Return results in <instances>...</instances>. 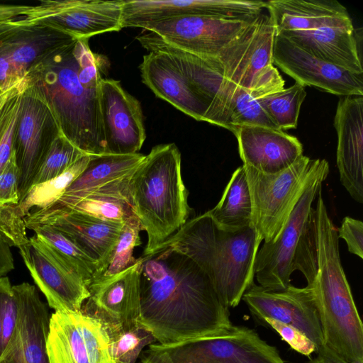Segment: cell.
<instances>
[{"instance_id":"14","label":"cell","mask_w":363,"mask_h":363,"mask_svg":"<svg viewBox=\"0 0 363 363\" xmlns=\"http://www.w3.org/2000/svg\"><path fill=\"white\" fill-rule=\"evenodd\" d=\"M140 258L110 277L92 281L90 296L82 311L99 320L107 330H123L140 324Z\"/></svg>"},{"instance_id":"40","label":"cell","mask_w":363,"mask_h":363,"mask_svg":"<svg viewBox=\"0 0 363 363\" xmlns=\"http://www.w3.org/2000/svg\"><path fill=\"white\" fill-rule=\"evenodd\" d=\"M263 323L275 330L295 351L308 357L316 351L313 342L296 328L271 318L264 319Z\"/></svg>"},{"instance_id":"10","label":"cell","mask_w":363,"mask_h":363,"mask_svg":"<svg viewBox=\"0 0 363 363\" xmlns=\"http://www.w3.org/2000/svg\"><path fill=\"white\" fill-rule=\"evenodd\" d=\"M35 284L55 311L77 312L90 296L88 286L50 245L37 235L18 247Z\"/></svg>"},{"instance_id":"16","label":"cell","mask_w":363,"mask_h":363,"mask_svg":"<svg viewBox=\"0 0 363 363\" xmlns=\"http://www.w3.org/2000/svg\"><path fill=\"white\" fill-rule=\"evenodd\" d=\"M273 63L303 85L342 96H363V74H358L317 58L289 40L276 35Z\"/></svg>"},{"instance_id":"47","label":"cell","mask_w":363,"mask_h":363,"mask_svg":"<svg viewBox=\"0 0 363 363\" xmlns=\"http://www.w3.org/2000/svg\"><path fill=\"white\" fill-rule=\"evenodd\" d=\"M138 363H142L141 362H139Z\"/></svg>"},{"instance_id":"1","label":"cell","mask_w":363,"mask_h":363,"mask_svg":"<svg viewBox=\"0 0 363 363\" xmlns=\"http://www.w3.org/2000/svg\"><path fill=\"white\" fill-rule=\"evenodd\" d=\"M139 322L161 344L202 337L233 324L211 279L187 255L155 249L140 257Z\"/></svg>"},{"instance_id":"31","label":"cell","mask_w":363,"mask_h":363,"mask_svg":"<svg viewBox=\"0 0 363 363\" xmlns=\"http://www.w3.org/2000/svg\"><path fill=\"white\" fill-rule=\"evenodd\" d=\"M87 155L59 130L52 138L47 153L33 179L32 186L53 179Z\"/></svg>"},{"instance_id":"2","label":"cell","mask_w":363,"mask_h":363,"mask_svg":"<svg viewBox=\"0 0 363 363\" xmlns=\"http://www.w3.org/2000/svg\"><path fill=\"white\" fill-rule=\"evenodd\" d=\"M88 38L65 36L48 48L26 75L41 94L56 127L89 155L106 154L100 107V82L109 67Z\"/></svg>"},{"instance_id":"29","label":"cell","mask_w":363,"mask_h":363,"mask_svg":"<svg viewBox=\"0 0 363 363\" xmlns=\"http://www.w3.org/2000/svg\"><path fill=\"white\" fill-rule=\"evenodd\" d=\"M50 245L82 277L89 287L97 269L96 262L71 239L47 224L28 228Z\"/></svg>"},{"instance_id":"5","label":"cell","mask_w":363,"mask_h":363,"mask_svg":"<svg viewBox=\"0 0 363 363\" xmlns=\"http://www.w3.org/2000/svg\"><path fill=\"white\" fill-rule=\"evenodd\" d=\"M305 278L324 344L348 362H363V325L340 261L320 260Z\"/></svg>"},{"instance_id":"18","label":"cell","mask_w":363,"mask_h":363,"mask_svg":"<svg viewBox=\"0 0 363 363\" xmlns=\"http://www.w3.org/2000/svg\"><path fill=\"white\" fill-rule=\"evenodd\" d=\"M100 107L106 154L137 153L146 138L139 101L128 93L119 81L103 78Z\"/></svg>"},{"instance_id":"4","label":"cell","mask_w":363,"mask_h":363,"mask_svg":"<svg viewBox=\"0 0 363 363\" xmlns=\"http://www.w3.org/2000/svg\"><path fill=\"white\" fill-rule=\"evenodd\" d=\"M130 204L147 235L143 255L175 233L191 208L181 172V154L174 143L154 146L133 174Z\"/></svg>"},{"instance_id":"23","label":"cell","mask_w":363,"mask_h":363,"mask_svg":"<svg viewBox=\"0 0 363 363\" xmlns=\"http://www.w3.org/2000/svg\"><path fill=\"white\" fill-rule=\"evenodd\" d=\"M240 157L245 164L265 174H275L303 155V145L294 136L260 125L234 127Z\"/></svg>"},{"instance_id":"17","label":"cell","mask_w":363,"mask_h":363,"mask_svg":"<svg viewBox=\"0 0 363 363\" xmlns=\"http://www.w3.org/2000/svg\"><path fill=\"white\" fill-rule=\"evenodd\" d=\"M242 299L260 321L271 318L296 328L313 342L316 350L325 345L317 311L306 286L289 284L284 290L273 291L254 283Z\"/></svg>"},{"instance_id":"28","label":"cell","mask_w":363,"mask_h":363,"mask_svg":"<svg viewBox=\"0 0 363 363\" xmlns=\"http://www.w3.org/2000/svg\"><path fill=\"white\" fill-rule=\"evenodd\" d=\"M91 156L85 155L60 175L32 186L23 201L15 206L18 214L24 218L33 210L52 206L85 169Z\"/></svg>"},{"instance_id":"34","label":"cell","mask_w":363,"mask_h":363,"mask_svg":"<svg viewBox=\"0 0 363 363\" xmlns=\"http://www.w3.org/2000/svg\"><path fill=\"white\" fill-rule=\"evenodd\" d=\"M141 230L143 229L140 223L135 214L123 222L116 245L105 271L99 278L94 281L110 277L135 262L136 259L133 257V253L135 247L140 245L139 233Z\"/></svg>"},{"instance_id":"37","label":"cell","mask_w":363,"mask_h":363,"mask_svg":"<svg viewBox=\"0 0 363 363\" xmlns=\"http://www.w3.org/2000/svg\"><path fill=\"white\" fill-rule=\"evenodd\" d=\"M33 6L0 4V43L45 29L33 27L28 21Z\"/></svg>"},{"instance_id":"44","label":"cell","mask_w":363,"mask_h":363,"mask_svg":"<svg viewBox=\"0 0 363 363\" xmlns=\"http://www.w3.org/2000/svg\"><path fill=\"white\" fill-rule=\"evenodd\" d=\"M14 269L13 255L10 246L0 233V277Z\"/></svg>"},{"instance_id":"8","label":"cell","mask_w":363,"mask_h":363,"mask_svg":"<svg viewBox=\"0 0 363 363\" xmlns=\"http://www.w3.org/2000/svg\"><path fill=\"white\" fill-rule=\"evenodd\" d=\"M124 0H44L28 14L34 27L50 30L75 39L122 29Z\"/></svg>"},{"instance_id":"33","label":"cell","mask_w":363,"mask_h":363,"mask_svg":"<svg viewBox=\"0 0 363 363\" xmlns=\"http://www.w3.org/2000/svg\"><path fill=\"white\" fill-rule=\"evenodd\" d=\"M27 84L25 77L12 89L9 99L0 109V173L15 149L16 133Z\"/></svg>"},{"instance_id":"19","label":"cell","mask_w":363,"mask_h":363,"mask_svg":"<svg viewBox=\"0 0 363 363\" xmlns=\"http://www.w3.org/2000/svg\"><path fill=\"white\" fill-rule=\"evenodd\" d=\"M145 157L138 152L91 155L85 169L48 208L70 207L89 197H112L130 203L129 182Z\"/></svg>"},{"instance_id":"6","label":"cell","mask_w":363,"mask_h":363,"mask_svg":"<svg viewBox=\"0 0 363 363\" xmlns=\"http://www.w3.org/2000/svg\"><path fill=\"white\" fill-rule=\"evenodd\" d=\"M252 201V227L264 242H273L311 182L329 169L324 159L302 155L287 169L265 174L243 164Z\"/></svg>"},{"instance_id":"26","label":"cell","mask_w":363,"mask_h":363,"mask_svg":"<svg viewBox=\"0 0 363 363\" xmlns=\"http://www.w3.org/2000/svg\"><path fill=\"white\" fill-rule=\"evenodd\" d=\"M311 55L354 74H363L354 28L325 27L277 33Z\"/></svg>"},{"instance_id":"21","label":"cell","mask_w":363,"mask_h":363,"mask_svg":"<svg viewBox=\"0 0 363 363\" xmlns=\"http://www.w3.org/2000/svg\"><path fill=\"white\" fill-rule=\"evenodd\" d=\"M13 288L18 302L15 331L0 356V363H49L46 351L49 313L34 285Z\"/></svg>"},{"instance_id":"24","label":"cell","mask_w":363,"mask_h":363,"mask_svg":"<svg viewBox=\"0 0 363 363\" xmlns=\"http://www.w3.org/2000/svg\"><path fill=\"white\" fill-rule=\"evenodd\" d=\"M143 82L159 98L199 121L208 107L180 65L169 55L149 52L139 66Z\"/></svg>"},{"instance_id":"15","label":"cell","mask_w":363,"mask_h":363,"mask_svg":"<svg viewBox=\"0 0 363 363\" xmlns=\"http://www.w3.org/2000/svg\"><path fill=\"white\" fill-rule=\"evenodd\" d=\"M24 223L26 228L33 225H50L71 239L96 262L92 281L105 271L123 224L101 220L64 208L33 210L24 218Z\"/></svg>"},{"instance_id":"46","label":"cell","mask_w":363,"mask_h":363,"mask_svg":"<svg viewBox=\"0 0 363 363\" xmlns=\"http://www.w3.org/2000/svg\"><path fill=\"white\" fill-rule=\"evenodd\" d=\"M12 288V285L8 277H0V356L3 352L2 349V319L4 302L8 291Z\"/></svg>"},{"instance_id":"25","label":"cell","mask_w":363,"mask_h":363,"mask_svg":"<svg viewBox=\"0 0 363 363\" xmlns=\"http://www.w3.org/2000/svg\"><path fill=\"white\" fill-rule=\"evenodd\" d=\"M276 33L325 27L354 28L347 9L335 0H272L266 1Z\"/></svg>"},{"instance_id":"38","label":"cell","mask_w":363,"mask_h":363,"mask_svg":"<svg viewBox=\"0 0 363 363\" xmlns=\"http://www.w3.org/2000/svg\"><path fill=\"white\" fill-rule=\"evenodd\" d=\"M16 205L0 206V233L10 247H17L27 243L24 218L16 209Z\"/></svg>"},{"instance_id":"11","label":"cell","mask_w":363,"mask_h":363,"mask_svg":"<svg viewBox=\"0 0 363 363\" xmlns=\"http://www.w3.org/2000/svg\"><path fill=\"white\" fill-rule=\"evenodd\" d=\"M329 169L318 174L295 205L280 234L273 242H264L255 262V277L268 291H278L291 284L296 249Z\"/></svg>"},{"instance_id":"30","label":"cell","mask_w":363,"mask_h":363,"mask_svg":"<svg viewBox=\"0 0 363 363\" xmlns=\"http://www.w3.org/2000/svg\"><path fill=\"white\" fill-rule=\"evenodd\" d=\"M306 96L305 86L296 82L262 97L260 104L274 125L284 130L297 127L301 106Z\"/></svg>"},{"instance_id":"42","label":"cell","mask_w":363,"mask_h":363,"mask_svg":"<svg viewBox=\"0 0 363 363\" xmlns=\"http://www.w3.org/2000/svg\"><path fill=\"white\" fill-rule=\"evenodd\" d=\"M18 318V302L12 288L6 295L3 306L2 319V349L3 351L11 338Z\"/></svg>"},{"instance_id":"13","label":"cell","mask_w":363,"mask_h":363,"mask_svg":"<svg viewBox=\"0 0 363 363\" xmlns=\"http://www.w3.org/2000/svg\"><path fill=\"white\" fill-rule=\"evenodd\" d=\"M266 9V1L247 0H127L122 8L121 26L141 28L160 21L188 16L242 20Z\"/></svg>"},{"instance_id":"35","label":"cell","mask_w":363,"mask_h":363,"mask_svg":"<svg viewBox=\"0 0 363 363\" xmlns=\"http://www.w3.org/2000/svg\"><path fill=\"white\" fill-rule=\"evenodd\" d=\"M101 220L123 223L133 213L129 203L112 197H89L64 208Z\"/></svg>"},{"instance_id":"9","label":"cell","mask_w":363,"mask_h":363,"mask_svg":"<svg viewBox=\"0 0 363 363\" xmlns=\"http://www.w3.org/2000/svg\"><path fill=\"white\" fill-rule=\"evenodd\" d=\"M46 351L49 363H115L105 325L82 311L50 315Z\"/></svg>"},{"instance_id":"45","label":"cell","mask_w":363,"mask_h":363,"mask_svg":"<svg viewBox=\"0 0 363 363\" xmlns=\"http://www.w3.org/2000/svg\"><path fill=\"white\" fill-rule=\"evenodd\" d=\"M315 352L317 353L316 357L314 359H312L309 363H350L345 360L334 350H333L325 345L320 347Z\"/></svg>"},{"instance_id":"36","label":"cell","mask_w":363,"mask_h":363,"mask_svg":"<svg viewBox=\"0 0 363 363\" xmlns=\"http://www.w3.org/2000/svg\"><path fill=\"white\" fill-rule=\"evenodd\" d=\"M38 33L4 43L12 75L18 82L26 77L30 67L40 55V46L33 40L35 34Z\"/></svg>"},{"instance_id":"22","label":"cell","mask_w":363,"mask_h":363,"mask_svg":"<svg viewBox=\"0 0 363 363\" xmlns=\"http://www.w3.org/2000/svg\"><path fill=\"white\" fill-rule=\"evenodd\" d=\"M337 134V166L342 185L363 203V96L339 100L335 116Z\"/></svg>"},{"instance_id":"7","label":"cell","mask_w":363,"mask_h":363,"mask_svg":"<svg viewBox=\"0 0 363 363\" xmlns=\"http://www.w3.org/2000/svg\"><path fill=\"white\" fill-rule=\"evenodd\" d=\"M142 363H285L253 330L232 325L218 333L146 347Z\"/></svg>"},{"instance_id":"12","label":"cell","mask_w":363,"mask_h":363,"mask_svg":"<svg viewBox=\"0 0 363 363\" xmlns=\"http://www.w3.org/2000/svg\"><path fill=\"white\" fill-rule=\"evenodd\" d=\"M258 16L242 20L182 16L152 23L143 29L176 48L199 57H213L238 38Z\"/></svg>"},{"instance_id":"27","label":"cell","mask_w":363,"mask_h":363,"mask_svg":"<svg viewBox=\"0 0 363 363\" xmlns=\"http://www.w3.org/2000/svg\"><path fill=\"white\" fill-rule=\"evenodd\" d=\"M207 212L223 230L252 227V201L242 166L234 171L218 203Z\"/></svg>"},{"instance_id":"43","label":"cell","mask_w":363,"mask_h":363,"mask_svg":"<svg viewBox=\"0 0 363 363\" xmlns=\"http://www.w3.org/2000/svg\"><path fill=\"white\" fill-rule=\"evenodd\" d=\"M4 43H0V90L1 91H7L13 89L24 79L18 82L13 78L6 53Z\"/></svg>"},{"instance_id":"41","label":"cell","mask_w":363,"mask_h":363,"mask_svg":"<svg viewBox=\"0 0 363 363\" xmlns=\"http://www.w3.org/2000/svg\"><path fill=\"white\" fill-rule=\"evenodd\" d=\"M337 235L345 241L350 253L363 259V223L361 220L344 217L337 229Z\"/></svg>"},{"instance_id":"39","label":"cell","mask_w":363,"mask_h":363,"mask_svg":"<svg viewBox=\"0 0 363 363\" xmlns=\"http://www.w3.org/2000/svg\"><path fill=\"white\" fill-rule=\"evenodd\" d=\"M19 169L16 163V150L0 173V206L18 205Z\"/></svg>"},{"instance_id":"3","label":"cell","mask_w":363,"mask_h":363,"mask_svg":"<svg viewBox=\"0 0 363 363\" xmlns=\"http://www.w3.org/2000/svg\"><path fill=\"white\" fill-rule=\"evenodd\" d=\"M262 242L252 227L223 230L206 211L188 220L155 249L172 247L191 258L229 308L237 306L254 284L255 257Z\"/></svg>"},{"instance_id":"32","label":"cell","mask_w":363,"mask_h":363,"mask_svg":"<svg viewBox=\"0 0 363 363\" xmlns=\"http://www.w3.org/2000/svg\"><path fill=\"white\" fill-rule=\"evenodd\" d=\"M107 331L115 363H136L146 347L157 342L154 335L140 323L128 329Z\"/></svg>"},{"instance_id":"20","label":"cell","mask_w":363,"mask_h":363,"mask_svg":"<svg viewBox=\"0 0 363 363\" xmlns=\"http://www.w3.org/2000/svg\"><path fill=\"white\" fill-rule=\"evenodd\" d=\"M27 81L15 139L16 163L19 169L20 202L32 186L50 144L59 131L50 135L44 133L47 121L52 118L41 94L28 79Z\"/></svg>"}]
</instances>
